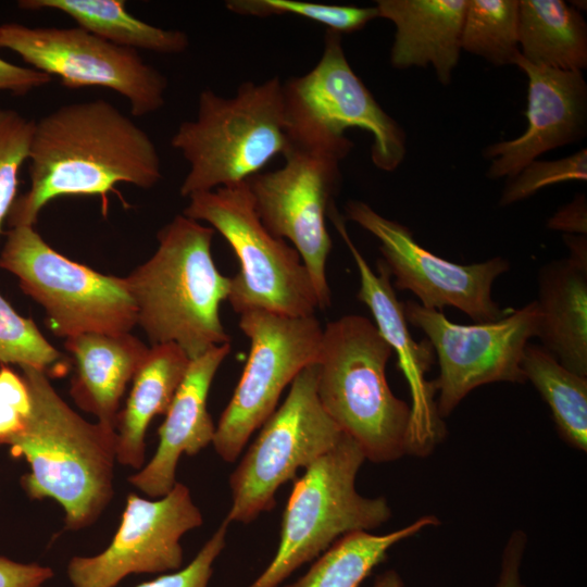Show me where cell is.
Listing matches in <instances>:
<instances>
[{
  "label": "cell",
  "instance_id": "cell-1",
  "mask_svg": "<svg viewBox=\"0 0 587 587\" xmlns=\"http://www.w3.org/2000/svg\"><path fill=\"white\" fill-rule=\"evenodd\" d=\"M28 190L16 197L10 227L34 226L42 208L63 196H98L105 209L118 183L142 189L162 179L150 136L104 99L61 105L35 123Z\"/></svg>",
  "mask_w": 587,
  "mask_h": 587
},
{
  "label": "cell",
  "instance_id": "cell-7",
  "mask_svg": "<svg viewBox=\"0 0 587 587\" xmlns=\"http://www.w3.org/2000/svg\"><path fill=\"white\" fill-rule=\"evenodd\" d=\"M364 461L358 444L344 434L336 446L304 469L284 511L277 551L248 587H277L342 536L377 528L391 517L386 498L357 491L355 479Z\"/></svg>",
  "mask_w": 587,
  "mask_h": 587
},
{
  "label": "cell",
  "instance_id": "cell-37",
  "mask_svg": "<svg viewBox=\"0 0 587 587\" xmlns=\"http://www.w3.org/2000/svg\"><path fill=\"white\" fill-rule=\"evenodd\" d=\"M52 576L49 566L0 557V587H42Z\"/></svg>",
  "mask_w": 587,
  "mask_h": 587
},
{
  "label": "cell",
  "instance_id": "cell-21",
  "mask_svg": "<svg viewBox=\"0 0 587 587\" xmlns=\"http://www.w3.org/2000/svg\"><path fill=\"white\" fill-rule=\"evenodd\" d=\"M75 373L71 396L98 422L115 429L122 397L149 348L130 333H83L65 338Z\"/></svg>",
  "mask_w": 587,
  "mask_h": 587
},
{
  "label": "cell",
  "instance_id": "cell-35",
  "mask_svg": "<svg viewBox=\"0 0 587 587\" xmlns=\"http://www.w3.org/2000/svg\"><path fill=\"white\" fill-rule=\"evenodd\" d=\"M526 545L524 530L515 529L511 533L502 550L499 575L494 587H526L521 573Z\"/></svg>",
  "mask_w": 587,
  "mask_h": 587
},
{
  "label": "cell",
  "instance_id": "cell-3",
  "mask_svg": "<svg viewBox=\"0 0 587 587\" xmlns=\"http://www.w3.org/2000/svg\"><path fill=\"white\" fill-rule=\"evenodd\" d=\"M214 229L184 214L158 233L153 255L125 277L137 325L152 345L173 342L190 360L230 338L220 317L230 277L211 253Z\"/></svg>",
  "mask_w": 587,
  "mask_h": 587
},
{
  "label": "cell",
  "instance_id": "cell-22",
  "mask_svg": "<svg viewBox=\"0 0 587 587\" xmlns=\"http://www.w3.org/2000/svg\"><path fill=\"white\" fill-rule=\"evenodd\" d=\"M537 336L569 371L587 377V265L569 258L539 276Z\"/></svg>",
  "mask_w": 587,
  "mask_h": 587
},
{
  "label": "cell",
  "instance_id": "cell-24",
  "mask_svg": "<svg viewBox=\"0 0 587 587\" xmlns=\"http://www.w3.org/2000/svg\"><path fill=\"white\" fill-rule=\"evenodd\" d=\"M519 48L527 62L583 72L587 67V24L562 0H519Z\"/></svg>",
  "mask_w": 587,
  "mask_h": 587
},
{
  "label": "cell",
  "instance_id": "cell-20",
  "mask_svg": "<svg viewBox=\"0 0 587 587\" xmlns=\"http://www.w3.org/2000/svg\"><path fill=\"white\" fill-rule=\"evenodd\" d=\"M378 17L396 27L390 49L395 68H434L448 85L461 54V35L467 0H377Z\"/></svg>",
  "mask_w": 587,
  "mask_h": 587
},
{
  "label": "cell",
  "instance_id": "cell-33",
  "mask_svg": "<svg viewBox=\"0 0 587 587\" xmlns=\"http://www.w3.org/2000/svg\"><path fill=\"white\" fill-rule=\"evenodd\" d=\"M32 400L23 378L9 366H0V445L22 432L30 413Z\"/></svg>",
  "mask_w": 587,
  "mask_h": 587
},
{
  "label": "cell",
  "instance_id": "cell-27",
  "mask_svg": "<svg viewBox=\"0 0 587 587\" xmlns=\"http://www.w3.org/2000/svg\"><path fill=\"white\" fill-rule=\"evenodd\" d=\"M522 370L549 405L561 438L587 451V377L564 367L542 346L527 344Z\"/></svg>",
  "mask_w": 587,
  "mask_h": 587
},
{
  "label": "cell",
  "instance_id": "cell-34",
  "mask_svg": "<svg viewBox=\"0 0 587 587\" xmlns=\"http://www.w3.org/2000/svg\"><path fill=\"white\" fill-rule=\"evenodd\" d=\"M228 523L224 520L192 561L177 572L164 574L137 587H208L212 565L226 544Z\"/></svg>",
  "mask_w": 587,
  "mask_h": 587
},
{
  "label": "cell",
  "instance_id": "cell-10",
  "mask_svg": "<svg viewBox=\"0 0 587 587\" xmlns=\"http://www.w3.org/2000/svg\"><path fill=\"white\" fill-rule=\"evenodd\" d=\"M317 367H304L291 382L282 405L262 424L229 478V523H250L275 505L278 488L296 479L344 436L323 409L316 391Z\"/></svg>",
  "mask_w": 587,
  "mask_h": 587
},
{
  "label": "cell",
  "instance_id": "cell-32",
  "mask_svg": "<svg viewBox=\"0 0 587 587\" xmlns=\"http://www.w3.org/2000/svg\"><path fill=\"white\" fill-rule=\"evenodd\" d=\"M587 180V150L552 161H533L508 179L499 204L507 207L525 200L545 187L565 182Z\"/></svg>",
  "mask_w": 587,
  "mask_h": 587
},
{
  "label": "cell",
  "instance_id": "cell-5",
  "mask_svg": "<svg viewBox=\"0 0 587 587\" xmlns=\"http://www.w3.org/2000/svg\"><path fill=\"white\" fill-rule=\"evenodd\" d=\"M189 164L184 198L248 182L289 148L283 82H245L233 97L204 89L195 120L183 122L171 139Z\"/></svg>",
  "mask_w": 587,
  "mask_h": 587
},
{
  "label": "cell",
  "instance_id": "cell-26",
  "mask_svg": "<svg viewBox=\"0 0 587 587\" xmlns=\"http://www.w3.org/2000/svg\"><path fill=\"white\" fill-rule=\"evenodd\" d=\"M439 523L437 516L427 514L387 534L365 530L347 534L317 557L303 576L286 587H359L395 545Z\"/></svg>",
  "mask_w": 587,
  "mask_h": 587
},
{
  "label": "cell",
  "instance_id": "cell-38",
  "mask_svg": "<svg viewBox=\"0 0 587 587\" xmlns=\"http://www.w3.org/2000/svg\"><path fill=\"white\" fill-rule=\"evenodd\" d=\"M547 226L567 235H586L587 203L585 195H578L572 202L563 205L549 218Z\"/></svg>",
  "mask_w": 587,
  "mask_h": 587
},
{
  "label": "cell",
  "instance_id": "cell-12",
  "mask_svg": "<svg viewBox=\"0 0 587 587\" xmlns=\"http://www.w3.org/2000/svg\"><path fill=\"white\" fill-rule=\"evenodd\" d=\"M408 323L420 328L432 344L439 364L434 380L439 416H448L475 388L491 383H525L522 359L532 337L537 336L539 309L532 301L503 317L460 325L441 311L419 302H404Z\"/></svg>",
  "mask_w": 587,
  "mask_h": 587
},
{
  "label": "cell",
  "instance_id": "cell-18",
  "mask_svg": "<svg viewBox=\"0 0 587 587\" xmlns=\"http://www.w3.org/2000/svg\"><path fill=\"white\" fill-rule=\"evenodd\" d=\"M514 65L528 78L527 127L514 139L485 148L490 179L514 177L539 155L580 140L587 130V84L583 72L537 66L521 54Z\"/></svg>",
  "mask_w": 587,
  "mask_h": 587
},
{
  "label": "cell",
  "instance_id": "cell-39",
  "mask_svg": "<svg viewBox=\"0 0 587 587\" xmlns=\"http://www.w3.org/2000/svg\"><path fill=\"white\" fill-rule=\"evenodd\" d=\"M370 587H404V583L397 571L387 570L377 575Z\"/></svg>",
  "mask_w": 587,
  "mask_h": 587
},
{
  "label": "cell",
  "instance_id": "cell-4",
  "mask_svg": "<svg viewBox=\"0 0 587 587\" xmlns=\"http://www.w3.org/2000/svg\"><path fill=\"white\" fill-rule=\"evenodd\" d=\"M391 354L372 321L349 314L323 328L315 362L323 409L365 460L375 463L410 454L411 408L394 395L386 378Z\"/></svg>",
  "mask_w": 587,
  "mask_h": 587
},
{
  "label": "cell",
  "instance_id": "cell-11",
  "mask_svg": "<svg viewBox=\"0 0 587 587\" xmlns=\"http://www.w3.org/2000/svg\"><path fill=\"white\" fill-rule=\"evenodd\" d=\"M238 326L249 339L250 352L212 441L226 462L239 457L253 432L275 411L283 390L316 362L323 334L315 315L262 310L240 313Z\"/></svg>",
  "mask_w": 587,
  "mask_h": 587
},
{
  "label": "cell",
  "instance_id": "cell-15",
  "mask_svg": "<svg viewBox=\"0 0 587 587\" xmlns=\"http://www.w3.org/2000/svg\"><path fill=\"white\" fill-rule=\"evenodd\" d=\"M345 216L378 239L395 288L414 294L422 307L437 311L454 307L475 323L494 322L509 313L491 297L495 279L509 270L505 259L473 264L445 260L420 246L408 227L360 200L345 204Z\"/></svg>",
  "mask_w": 587,
  "mask_h": 587
},
{
  "label": "cell",
  "instance_id": "cell-29",
  "mask_svg": "<svg viewBox=\"0 0 587 587\" xmlns=\"http://www.w3.org/2000/svg\"><path fill=\"white\" fill-rule=\"evenodd\" d=\"M225 7L232 13L268 17L295 15L327 27L337 34L354 33L378 18L376 7L324 4L298 0H228Z\"/></svg>",
  "mask_w": 587,
  "mask_h": 587
},
{
  "label": "cell",
  "instance_id": "cell-6",
  "mask_svg": "<svg viewBox=\"0 0 587 587\" xmlns=\"http://www.w3.org/2000/svg\"><path fill=\"white\" fill-rule=\"evenodd\" d=\"M285 128L289 148L342 161L353 148L349 128L371 134V160L394 172L407 152L402 127L376 101L350 66L341 35L326 30L324 49L314 67L283 83Z\"/></svg>",
  "mask_w": 587,
  "mask_h": 587
},
{
  "label": "cell",
  "instance_id": "cell-17",
  "mask_svg": "<svg viewBox=\"0 0 587 587\" xmlns=\"http://www.w3.org/2000/svg\"><path fill=\"white\" fill-rule=\"evenodd\" d=\"M337 232L347 245L359 271L358 299L371 311L382 337L397 354L398 367L404 375L411 392L410 454L427 455L445 435V425L434 400L437 394L434 380L426 374L435 362L432 344L420 342L411 336L404 314V302L399 301L391 285V275L383 260L377 262V274L349 237L345 221L335 205L328 213Z\"/></svg>",
  "mask_w": 587,
  "mask_h": 587
},
{
  "label": "cell",
  "instance_id": "cell-28",
  "mask_svg": "<svg viewBox=\"0 0 587 587\" xmlns=\"http://www.w3.org/2000/svg\"><path fill=\"white\" fill-rule=\"evenodd\" d=\"M461 49L495 66L514 65L519 48V0H467Z\"/></svg>",
  "mask_w": 587,
  "mask_h": 587
},
{
  "label": "cell",
  "instance_id": "cell-2",
  "mask_svg": "<svg viewBox=\"0 0 587 587\" xmlns=\"http://www.w3.org/2000/svg\"><path fill=\"white\" fill-rule=\"evenodd\" d=\"M22 371L32 408L24 428L9 444L11 453L30 467L22 485L30 498L60 503L66 528L88 527L113 497L115 429L77 414L45 371Z\"/></svg>",
  "mask_w": 587,
  "mask_h": 587
},
{
  "label": "cell",
  "instance_id": "cell-8",
  "mask_svg": "<svg viewBox=\"0 0 587 587\" xmlns=\"http://www.w3.org/2000/svg\"><path fill=\"white\" fill-rule=\"evenodd\" d=\"M188 199L183 214L209 223L237 257L239 271L230 277L227 298L235 312L314 315L319 299L307 267L291 245L262 224L247 182Z\"/></svg>",
  "mask_w": 587,
  "mask_h": 587
},
{
  "label": "cell",
  "instance_id": "cell-23",
  "mask_svg": "<svg viewBox=\"0 0 587 587\" xmlns=\"http://www.w3.org/2000/svg\"><path fill=\"white\" fill-rule=\"evenodd\" d=\"M190 359L176 344L149 348L134 375L125 407L116 422V461L140 470L145 463L146 433L151 420L166 414L188 370Z\"/></svg>",
  "mask_w": 587,
  "mask_h": 587
},
{
  "label": "cell",
  "instance_id": "cell-16",
  "mask_svg": "<svg viewBox=\"0 0 587 587\" xmlns=\"http://www.w3.org/2000/svg\"><path fill=\"white\" fill-rule=\"evenodd\" d=\"M202 522L189 489L180 483L157 500L129 494L110 545L96 555L73 557L67 577L73 587H115L130 574L179 570L180 539Z\"/></svg>",
  "mask_w": 587,
  "mask_h": 587
},
{
  "label": "cell",
  "instance_id": "cell-31",
  "mask_svg": "<svg viewBox=\"0 0 587 587\" xmlns=\"http://www.w3.org/2000/svg\"><path fill=\"white\" fill-rule=\"evenodd\" d=\"M35 120L0 107V234L16 199L18 172L28 160Z\"/></svg>",
  "mask_w": 587,
  "mask_h": 587
},
{
  "label": "cell",
  "instance_id": "cell-19",
  "mask_svg": "<svg viewBox=\"0 0 587 587\" xmlns=\"http://www.w3.org/2000/svg\"><path fill=\"white\" fill-rule=\"evenodd\" d=\"M230 351V342L211 348L190 360L186 375L159 427V445L151 460L129 476V483L152 498H161L176 482L183 454L193 455L212 444L215 425L208 412L213 378Z\"/></svg>",
  "mask_w": 587,
  "mask_h": 587
},
{
  "label": "cell",
  "instance_id": "cell-14",
  "mask_svg": "<svg viewBox=\"0 0 587 587\" xmlns=\"http://www.w3.org/2000/svg\"><path fill=\"white\" fill-rule=\"evenodd\" d=\"M285 163L247 184L258 216L274 236L291 242L313 283L321 310L330 305L326 264L332 238L326 217L341 180V161L288 148Z\"/></svg>",
  "mask_w": 587,
  "mask_h": 587
},
{
  "label": "cell",
  "instance_id": "cell-9",
  "mask_svg": "<svg viewBox=\"0 0 587 587\" xmlns=\"http://www.w3.org/2000/svg\"><path fill=\"white\" fill-rule=\"evenodd\" d=\"M0 268L18 278L23 292L46 311L59 337L83 333H129L137 308L125 277L101 274L51 248L34 226L11 227Z\"/></svg>",
  "mask_w": 587,
  "mask_h": 587
},
{
  "label": "cell",
  "instance_id": "cell-25",
  "mask_svg": "<svg viewBox=\"0 0 587 587\" xmlns=\"http://www.w3.org/2000/svg\"><path fill=\"white\" fill-rule=\"evenodd\" d=\"M17 5L28 11H60L72 17L78 27L137 51L178 54L189 48L185 32L160 28L135 17L123 0H21Z\"/></svg>",
  "mask_w": 587,
  "mask_h": 587
},
{
  "label": "cell",
  "instance_id": "cell-36",
  "mask_svg": "<svg viewBox=\"0 0 587 587\" xmlns=\"http://www.w3.org/2000/svg\"><path fill=\"white\" fill-rule=\"evenodd\" d=\"M52 77L30 66H21L0 58V91L13 95H26L33 89L45 86Z\"/></svg>",
  "mask_w": 587,
  "mask_h": 587
},
{
  "label": "cell",
  "instance_id": "cell-30",
  "mask_svg": "<svg viewBox=\"0 0 587 587\" xmlns=\"http://www.w3.org/2000/svg\"><path fill=\"white\" fill-rule=\"evenodd\" d=\"M61 358L35 322L20 315L0 294V363L47 372Z\"/></svg>",
  "mask_w": 587,
  "mask_h": 587
},
{
  "label": "cell",
  "instance_id": "cell-13",
  "mask_svg": "<svg viewBox=\"0 0 587 587\" xmlns=\"http://www.w3.org/2000/svg\"><path fill=\"white\" fill-rule=\"evenodd\" d=\"M17 53L30 67L60 77L67 88L100 86L124 98L133 116L161 110L166 77L137 50L114 45L82 27L0 24V49Z\"/></svg>",
  "mask_w": 587,
  "mask_h": 587
}]
</instances>
